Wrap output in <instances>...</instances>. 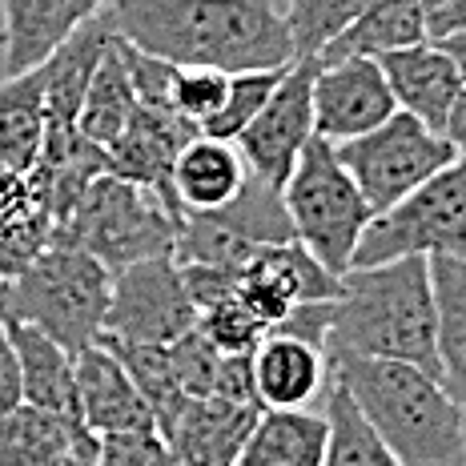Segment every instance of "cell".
Wrapping results in <instances>:
<instances>
[{
  "mask_svg": "<svg viewBox=\"0 0 466 466\" xmlns=\"http://www.w3.org/2000/svg\"><path fill=\"white\" fill-rule=\"evenodd\" d=\"M105 13L116 36L173 65L241 73L294 61L274 0H109Z\"/></svg>",
  "mask_w": 466,
  "mask_h": 466,
  "instance_id": "1",
  "label": "cell"
},
{
  "mask_svg": "<svg viewBox=\"0 0 466 466\" xmlns=\"http://www.w3.org/2000/svg\"><path fill=\"white\" fill-rule=\"evenodd\" d=\"M326 354L402 358L439 374L434 289L426 254H402L378 266H350L334 298Z\"/></svg>",
  "mask_w": 466,
  "mask_h": 466,
  "instance_id": "2",
  "label": "cell"
},
{
  "mask_svg": "<svg viewBox=\"0 0 466 466\" xmlns=\"http://www.w3.org/2000/svg\"><path fill=\"white\" fill-rule=\"evenodd\" d=\"M366 419L402 466H454L466 459V414L439 374L402 358L326 354Z\"/></svg>",
  "mask_w": 466,
  "mask_h": 466,
  "instance_id": "3",
  "label": "cell"
},
{
  "mask_svg": "<svg viewBox=\"0 0 466 466\" xmlns=\"http://www.w3.org/2000/svg\"><path fill=\"white\" fill-rule=\"evenodd\" d=\"M113 274L89 249L48 238L13 278H0V314L33 322L69 354L101 342Z\"/></svg>",
  "mask_w": 466,
  "mask_h": 466,
  "instance_id": "4",
  "label": "cell"
},
{
  "mask_svg": "<svg viewBox=\"0 0 466 466\" xmlns=\"http://www.w3.org/2000/svg\"><path fill=\"white\" fill-rule=\"evenodd\" d=\"M181 221L186 213L165 206L153 189L116 173H101L89 181L69 218L53 226V238L89 249L109 274H116L121 266H133L141 258L173 254Z\"/></svg>",
  "mask_w": 466,
  "mask_h": 466,
  "instance_id": "5",
  "label": "cell"
},
{
  "mask_svg": "<svg viewBox=\"0 0 466 466\" xmlns=\"http://www.w3.org/2000/svg\"><path fill=\"white\" fill-rule=\"evenodd\" d=\"M281 201H286L294 238L326 269L346 274L358 238L374 213L366 206L362 189L354 186V177L346 173V165L338 161L334 141L314 133L302 145L286 186H281Z\"/></svg>",
  "mask_w": 466,
  "mask_h": 466,
  "instance_id": "6",
  "label": "cell"
},
{
  "mask_svg": "<svg viewBox=\"0 0 466 466\" xmlns=\"http://www.w3.org/2000/svg\"><path fill=\"white\" fill-rule=\"evenodd\" d=\"M402 254L466 258V157H454L402 201L374 213L358 238L350 266H378Z\"/></svg>",
  "mask_w": 466,
  "mask_h": 466,
  "instance_id": "7",
  "label": "cell"
},
{
  "mask_svg": "<svg viewBox=\"0 0 466 466\" xmlns=\"http://www.w3.org/2000/svg\"><path fill=\"white\" fill-rule=\"evenodd\" d=\"M334 153L354 177V186L362 189L370 213L390 209L394 201H402L410 189H419L426 177H434L442 165L459 157L439 129L422 125L406 109H394L370 133L338 141Z\"/></svg>",
  "mask_w": 466,
  "mask_h": 466,
  "instance_id": "8",
  "label": "cell"
},
{
  "mask_svg": "<svg viewBox=\"0 0 466 466\" xmlns=\"http://www.w3.org/2000/svg\"><path fill=\"white\" fill-rule=\"evenodd\" d=\"M193 326H198V306L173 254L141 258L113 274L105 334L125 342H173Z\"/></svg>",
  "mask_w": 466,
  "mask_h": 466,
  "instance_id": "9",
  "label": "cell"
},
{
  "mask_svg": "<svg viewBox=\"0 0 466 466\" xmlns=\"http://www.w3.org/2000/svg\"><path fill=\"white\" fill-rule=\"evenodd\" d=\"M314 56H294L261 113L233 137L249 173L281 189L302 145L314 137Z\"/></svg>",
  "mask_w": 466,
  "mask_h": 466,
  "instance_id": "10",
  "label": "cell"
},
{
  "mask_svg": "<svg viewBox=\"0 0 466 466\" xmlns=\"http://www.w3.org/2000/svg\"><path fill=\"white\" fill-rule=\"evenodd\" d=\"M318 61V56H314ZM398 109L378 56H334L314 65V133L326 141H350L370 133Z\"/></svg>",
  "mask_w": 466,
  "mask_h": 466,
  "instance_id": "11",
  "label": "cell"
},
{
  "mask_svg": "<svg viewBox=\"0 0 466 466\" xmlns=\"http://www.w3.org/2000/svg\"><path fill=\"white\" fill-rule=\"evenodd\" d=\"M193 133H201V129L193 121H186L181 113L165 109V105L137 101L129 125H125V129L105 145L109 173H116V177H125V181H137V186L157 193L165 206L181 209L177 198H173V189H169V169H173L177 149L193 137Z\"/></svg>",
  "mask_w": 466,
  "mask_h": 466,
  "instance_id": "12",
  "label": "cell"
},
{
  "mask_svg": "<svg viewBox=\"0 0 466 466\" xmlns=\"http://www.w3.org/2000/svg\"><path fill=\"white\" fill-rule=\"evenodd\" d=\"M261 406L238 402V398H186L173 422L161 431L173 462H201V466H233L254 431Z\"/></svg>",
  "mask_w": 466,
  "mask_h": 466,
  "instance_id": "13",
  "label": "cell"
},
{
  "mask_svg": "<svg viewBox=\"0 0 466 466\" xmlns=\"http://www.w3.org/2000/svg\"><path fill=\"white\" fill-rule=\"evenodd\" d=\"M73 370H76V414L93 434L149 431V426L157 431L145 394L137 390V382L121 366V358L105 342H93L81 354H73Z\"/></svg>",
  "mask_w": 466,
  "mask_h": 466,
  "instance_id": "14",
  "label": "cell"
},
{
  "mask_svg": "<svg viewBox=\"0 0 466 466\" xmlns=\"http://www.w3.org/2000/svg\"><path fill=\"white\" fill-rule=\"evenodd\" d=\"M0 466H96V434L81 419L21 402L0 419Z\"/></svg>",
  "mask_w": 466,
  "mask_h": 466,
  "instance_id": "15",
  "label": "cell"
},
{
  "mask_svg": "<svg viewBox=\"0 0 466 466\" xmlns=\"http://www.w3.org/2000/svg\"><path fill=\"white\" fill-rule=\"evenodd\" d=\"M378 65H382L386 81H390L398 109L414 113L422 125H431V129L442 133L446 113H451L454 96L462 93V76L451 65V56L426 36V41H414V45L382 53Z\"/></svg>",
  "mask_w": 466,
  "mask_h": 466,
  "instance_id": "16",
  "label": "cell"
},
{
  "mask_svg": "<svg viewBox=\"0 0 466 466\" xmlns=\"http://www.w3.org/2000/svg\"><path fill=\"white\" fill-rule=\"evenodd\" d=\"M249 362H254V390L261 406H309L318 402L329 378L326 350L281 329L261 334Z\"/></svg>",
  "mask_w": 466,
  "mask_h": 466,
  "instance_id": "17",
  "label": "cell"
},
{
  "mask_svg": "<svg viewBox=\"0 0 466 466\" xmlns=\"http://www.w3.org/2000/svg\"><path fill=\"white\" fill-rule=\"evenodd\" d=\"M249 181V165L238 145L213 133H193L177 149L169 169V189L186 213H206L229 206Z\"/></svg>",
  "mask_w": 466,
  "mask_h": 466,
  "instance_id": "18",
  "label": "cell"
},
{
  "mask_svg": "<svg viewBox=\"0 0 466 466\" xmlns=\"http://www.w3.org/2000/svg\"><path fill=\"white\" fill-rule=\"evenodd\" d=\"M109 173V157L105 145L85 137L76 129V121H45L41 153H36L33 177L45 193V206L53 213V221H65L73 206L81 201V193L89 189L93 177Z\"/></svg>",
  "mask_w": 466,
  "mask_h": 466,
  "instance_id": "19",
  "label": "cell"
},
{
  "mask_svg": "<svg viewBox=\"0 0 466 466\" xmlns=\"http://www.w3.org/2000/svg\"><path fill=\"white\" fill-rule=\"evenodd\" d=\"M5 5V76L36 69L81 21L109 0H0Z\"/></svg>",
  "mask_w": 466,
  "mask_h": 466,
  "instance_id": "20",
  "label": "cell"
},
{
  "mask_svg": "<svg viewBox=\"0 0 466 466\" xmlns=\"http://www.w3.org/2000/svg\"><path fill=\"white\" fill-rule=\"evenodd\" d=\"M0 329H5L8 346L16 354V370H21V390L25 402L56 410L65 419H81L76 414V370H73V354L61 342L36 329L33 322L0 314Z\"/></svg>",
  "mask_w": 466,
  "mask_h": 466,
  "instance_id": "21",
  "label": "cell"
},
{
  "mask_svg": "<svg viewBox=\"0 0 466 466\" xmlns=\"http://www.w3.org/2000/svg\"><path fill=\"white\" fill-rule=\"evenodd\" d=\"M109 41H113V25H109V13L101 8L96 16L76 25L73 33L36 65L41 81H45V121H76L81 96L89 89L93 69L105 56Z\"/></svg>",
  "mask_w": 466,
  "mask_h": 466,
  "instance_id": "22",
  "label": "cell"
},
{
  "mask_svg": "<svg viewBox=\"0 0 466 466\" xmlns=\"http://www.w3.org/2000/svg\"><path fill=\"white\" fill-rule=\"evenodd\" d=\"M241 466H326V419L309 406H261Z\"/></svg>",
  "mask_w": 466,
  "mask_h": 466,
  "instance_id": "23",
  "label": "cell"
},
{
  "mask_svg": "<svg viewBox=\"0 0 466 466\" xmlns=\"http://www.w3.org/2000/svg\"><path fill=\"white\" fill-rule=\"evenodd\" d=\"M53 213L33 169H0V278H13L53 238Z\"/></svg>",
  "mask_w": 466,
  "mask_h": 466,
  "instance_id": "24",
  "label": "cell"
},
{
  "mask_svg": "<svg viewBox=\"0 0 466 466\" xmlns=\"http://www.w3.org/2000/svg\"><path fill=\"white\" fill-rule=\"evenodd\" d=\"M434 289V354L439 374L454 398H466V258L426 254Z\"/></svg>",
  "mask_w": 466,
  "mask_h": 466,
  "instance_id": "25",
  "label": "cell"
},
{
  "mask_svg": "<svg viewBox=\"0 0 466 466\" xmlns=\"http://www.w3.org/2000/svg\"><path fill=\"white\" fill-rule=\"evenodd\" d=\"M414 41H426L419 0H366L362 13L350 21V28H342L318 53V61H334V56H382L390 48H402Z\"/></svg>",
  "mask_w": 466,
  "mask_h": 466,
  "instance_id": "26",
  "label": "cell"
},
{
  "mask_svg": "<svg viewBox=\"0 0 466 466\" xmlns=\"http://www.w3.org/2000/svg\"><path fill=\"white\" fill-rule=\"evenodd\" d=\"M322 419H326V466H394L390 446L366 419L350 386L329 370L322 386Z\"/></svg>",
  "mask_w": 466,
  "mask_h": 466,
  "instance_id": "27",
  "label": "cell"
},
{
  "mask_svg": "<svg viewBox=\"0 0 466 466\" xmlns=\"http://www.w3.org/2000/svg\"><path fill=\"white\" fill-rule=\"evenodd\" d=\"M45 137L41 69L0 76V169H33Z\"/></svg>",
  "mask_w": 466,
  "mask_h": 466,
  "instance_id": "28",
  "label": "cell"
},
{
  "mask_svg": "<svg viewBox=\"0 0 466 466\" xmlns=\"http://www.w3.org/2000/svg\"><path fill=\"white\" fill-rule=\"evenodd\" d=\"M133 109H137V93H133L129 69H125V56H121V36L113 33L105 56L96 61L93 81L81 96V109H76V129L85 137H93L96 145H109L116 133L129 125Z\"/></svg>",
  "mask_w": 466,
  "mask_h": 466,
  "instance_id": "29",
  "label": "cell"
},
{
  "mask_svg": "<svg viewBox=\"0 0 466 466\" xmlns=\"http://www.w3.org/2000/svg\"><path fill=\"white\" fill-rule=\"evenodd\" d=\"M366 0H286L281 16L289 28L294 56H318L342 28H350Z\"/></svg>",
  "mask_w": 466,
  "mask_h": 466,
  "instance_id": "30",
  "label": "cell"
},
{
  "mask_svg": "<svg viewBox=\"0 0 466 466\" xmlns=\"http://www.w3.org/2000/svg\"><path fill=\"white\" fill-rule=\"evenodd\" d=\"M281 73H286V65H274V69H241V73H229L226 101H221V109L213 113L206 125H201V133H213V137L233 141L261 113V105H266L269 93L278 89Z\"/></svg>",
  "mask_w": 466,
  "mask_h": 466,
  "instance_id": "31",
  "label": "cell"
},
{
  "mask_svg": "<svg viewBox=\"0 0 466 466\" xmlns=\"http://www.w3.org/2000/svg\"><path fill=\"white\" fill-rule=\"evenodd\" d=\"M226 89H229V73L209 69V65H177L173 89H169V109L181 113L186 121H193L201 129V125L221 109Z\"/></svg>",
  "mask_w": 466,
  "mask_h": 466,
  "instance_id": "32",
  "label": "cell"
},
{
  "mask_svg": "<svg viewBox=\"0 0 466 466\" xmlns=\"http://www.w3.org/2000/svg\"><path fill=\"white\" fill-rule=\"evenodd\" d=\"M198 329L221 350V354H249V350L261 342V334H266V326H261L233 294L201 306L198 309Z\"/></svg>",
  "mask_w": 466,
  "mask_h": 466,
  "instance_id": "33",
  "label": "cell"
},
{
  "mask_svg": "<svg viewBox=\"0 0 466 466\" xmlns=\"http://www.w3.org/2000/svg\"><path fill=\"white\" fill-rule=\"evenodd\" d=\"M173 462L161 431H109L96 434V466H153Z\"/></svg>",
  "mask_w": 466,
  "mask_h": 466,
  "instance_id": "34",
  "label": "cell"
},
{
  "mask_svg": "<svg viewBox=\"0 0 466 466\" xmlns=\"http://www.w3.org/2000/svg\"><path fill=\"white\" fill-rule=\"evenodd\" d=\"M419 5H422V25L431 41L454 33V28H466V0H419Z\"/></svg>",
  "mask_w": 466,
  "mask_h": 466,
  "instance_id": "35",
  "label": "cell"
},
{
  "mask_svg": "<svg viewBox=\"0 0 466 466\" xmlns=\"http://www.w3.org/2000/svg\"><path fill=\"white\" fill-rule=\"evenodd\" d=\"M21 402H25V390H21V370H16V354L8 346L5 329H0V419L8 410H16Z\"/></svg>",
  "mask_w": 466,
  "mask_h": 466,
  "instance_id": "36",
  "label": "cell"
},
{
  "mask_svg": "<svg viewBox=\"0 0 466 466\" xmlns=\"http://www.w3.org/2000/svg\"><path fill=\"white\" fill-rule=\"evenodd\" d=\"M442 137L454 145V153H459V157H466V85H462V93L454 96L451 113H446V121H442Z\"/></svg>",
  "mask_w": 466,
  "mask_h": 466,
  "instance_id": "37",
  "label": "cell"
},
{
  "mask_svg": "<svg viewBox=\"0 0 466 466\" xmlns=\"http://www.w3.org/2000/svg\"><path fill=\"white\" fill-rule=\"evenodd\" d=\"M442 48L446 56H451V65L459 69V76H462V85H466V28H454V33H446V36H439L434 41Z\"/></svg>",
  "mask_w": 466,
  "mask_h": 466,
  "instance_id": "38",
  "label": "cell"
},
{
  "mask_svg": "<svg viewBox=\"0 0 466 466\" xmlns=\"http://www.w3.org/2000/svg\"><path fill=\"white\" fill-rule=\"evenodd\" d=\"M0 53H5V33H0Z\"/></svg>",
  "mask_w": 466,
  "mask_h": 466,
  "instance_id": "39",
  "label": "cell"
},
{
  "mask_svg": "<svg viewBox=\"0 0 466 466\" xmlns=\"http://www.w3.org/2000/svg\"><path fill=\"white\" fill-rule=\"evenodd\" d=\"M274 5H278V8H281V5H286V0H274Z\"/></svg>",
  "mask_w": 466,
  "mask_h": 466,
  "instance_id": "40",
  "label": "cell"
},
{
  "mask_svg": "<svg viewBox=\"0 0 466 466\" xmlns=\"http://www.w3.org/2000/svg\"><path fill=\"white\" fill-rule=\"evenodd\" d=\"M462 414H466V398H462Z\"/></svg>",
  "mask_w": 466,
  "mask_h": 466,
  "instance_id": "41",
  "label": "cell"
}]
</instances>
